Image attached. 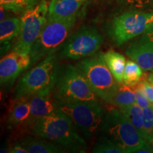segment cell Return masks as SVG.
Instances as JSON below:
<instances>
[{
  "label": "cell",
  "mask_w": 153,
  "mask_h": 153,
  "mask_svg": "<svg viewBox=\"0 0 153 153\" xmlns=\"http://www.w3.org/2000/svg\"><path fill=\"white\" fill-rule=\"evenodd\" d=\"M121 112L130 120L140 134L145 140V133L144 128V114L143 109L136 103L122 108H118Z\"/></svg>",
  "instance_id": "obj_19"
},
{
  "label": "cell",
  "mask_w": 153,
  "mask_h": 153,
  "mask_svg": "<svg viewBox=\"0 0 153 153\" xmlns=\"http://www.w3.org/2000/svg\"><path fill=\"white\" fill-rule=\"evenodd\" d=\"M143 70L141 67L135 61L128 60L124 70L123 83L131 87L137 85L143 75Z\"/></svg>",
  "instance_id": "obj_21"
},
{
  "label": "cell",
  "mask_w": 153,
  "mask_h": 153,
  "mask_svg": "<svg viewBox=\"0 0 153 153\" xmlns=\"http://www.w3.org/2000/svg\"><path fill=\"white\" fill-rule=\"evenodd\" d=\"M152 152H153V147H152Z\"/></svg>",
  "instance_id": "obj_29"
},
{
  "label": "cell",
  "mask_w": 153,
  "mask_h": 153,
  "mask_svg": "<svg viewBox=\"0 0 153 153\" xmlns=\"http://www.w3.org/2000/svg\"><path fill=\"white\" fill-rule=\"evenodd\" d=\"M103 57L116 81L118 83H123L124 70L126 64L125 57L113 50H109L104 53Z\"/></svg>",
  "instance_id": "obj_17"
},
{
  "label": "cell",
  "mask_w": 153,
  "mask_h": 153,
  "mask_svg": "<svg viewBox=\"0 0 153 153\" xmlns=\"http://www.w3.org/2000/svg\"><path fill=\"white\" fill-rule=\"evenodd\" d=\"M101 129L106 136L123 149L124 153L137 152L152 147L118 108H113L104 115Z\"/></svg>",
  "instance_id": "obj_2"
},
{
  "label": "cell",
  "mask_w": 153,
  "mask_h": 153,
  "mask_svg": "<svg viewBox=\"0 0 153 153\" xmlns=\"http://www.w3.org/2000/svg\"><path fill=\"white\" fill-rule=\"evenodd\" d=\"M29 153H62L65 150L53 142L37 137H27L19 141Z\"/></svg>",
  "instance_id": "obj_16"
},
{
  "label": "cell",
  "mask_w": 153,
  "mask_h": 153,
  "mask_svg": "<svg viewBox=\"0 0 153 153\" xmlns=\"http://www.w3.org/2000/svg\"><path fill=\"white\" fill-rule=\"evenodd\" d=\"M34 135L60 145L64 150L82 152L86 143L76 131V127L60 108L38 118L31 126Z\"/></svg>",
  "instance_id": "obj_1"
},
{
  "label": "cell",
  "mask_w": 153,
  "mask_h": 153,
  "mask_svg": "<svg viewBox=\"0 0 153 153\" xmlns=\"http://www.w3.org/2000/svg\"><path fill=\"white\" fill-rule=\"evenodd\" d=\"M134 87H135L133 89L135 91V97H136V104L143 108L152 106L150 101L148 100V97L145 94L141 81H140L139 83Z\"/></svg>",
  "instance_id": "obj_25"
},
{
  "label": "cell",
  "mask_w": 153,
  "mask_h": 153,
  "mask_svg": "<svg viewBox=\"0 0 153 153\" xmlns=\"http://www.w3.org/2000/svg\"><path fill=\"white\" fill-rule=\"evenodd\" d=\"M153 30V13L130 11L113 19L110 34L120 45L142 34Z\"/></svg>",
  "instance_id": "obj_9"
},
{
  "label": "cell",
  "mask_w": 153,
  "mask_h": 153,
  "mask_svg": "<svg viewBox=\"0 0 153 153\" xmlns=\"http://www.w3.org/2000/svg\"><path fill=\"white\" fill-rule=\"evenodd\" d=\"M53 92L58 102L97 101V95L85 74L77 66L72 65L59 70Z\"/></svg>",
  "instance_id": "obj_4"
},
{
  "label": "cell",
  "mask_w": 153,
  "mask_h": 153,
  "mask_svg": "<svg viewBox=\"0 0 153 153\" xmlns=\"http://www.w3.org/2000/svg\"><path fill=\"white\" fill-rule=\"evenodd\" d=\"M59 108L87 138L97 133L104 118V111L97 101L59 102Z\"/></svg>",
  "instance_id": "obj_7"
},
{
  "label": "cell",
  "mask_w": 153,
  "mask_h": 153,
  "mask_svg": "<svg viewBox=\"0 0 153 153\" xmlns=\"http://www.w3.org/2000/svg\"><path fill=\"white\" fill-rule=\"evenodd\" d=\"M20 32V19L16 17L6 19L0 23V41L5 43L18 37Z\"/></svg>",
  "instance_id": "obj_20"
},
{
  "label": "cell",
  "mask_w": 153,
  "mask_h": 153,
  "mask_svg": "<svg viewBox=\"0 0 153 153\" xmlns=\"http://www.w3.org/2000/svg\"><path fill=\"white\" fill-rule=\"evenodd\" d=\"M141 82H142L143 89L148 100L150 101L151 104H153V86L146 80H142Z\"/></svg>",
  "instance_id": "obj_26"
},
{
  "label": "cell",
  "mask_w": 153,
  "mask_h": 153,
  "mask_svg": "<svg viewBox=\"0 0 153 153\" xmlns=\"http://www.w3.org/2000/svg\"><path fill=\"white\" fill-rule=\"evenodd\" d=\"M38 0H0V5L7 11L13 12H24L31 8Z\"/></svg>",
  "instance_id": "obj_22"
},
{
  "label": "cell",
  "mask_w": 153,
  "mask_h": 153,
  "mask_svg": "<svg viewBox=\"0 0 153 153\" xmlns=\"http://www.w3.org/2000/svg\"><path fill=\"white\" fill-rule=\"evenodd\" d=\"M144 114V128L145 140L153 147V107L143 108Z\"/></svg>",
  "instance_id": "obj_24"
},
{
  "label": "cell",
  "mask_w": 153,
  "mask_h": 153,
  "mask_svg": "<svg viewBox=\"0 0 153 153\" xmlns=\"http://www.w3.org/2000/svg\"><path fill=\"white\" fill-rule=\"evenodd\" d=\"M15 102L9 112L8 123L11 126L28 124L30 108L28 99H14Z\"/></svg>",
  "instance_id": "obj_15"
},
{
  "label": "cell",
  "mask_w": 153,
  "mask_h": 153,
  "mask_svg": "<svg viewBox=\"0 0 153 153\" xmlns=\"http://www.w3.org/2000/svg\"><path fill=\"white\" fill-rule=\"evenodd\" d=\"M9 152L11 153H28L27 150L19 142L15 143Z\"/></svg>",
  "instance_id": "obj_27"
},
{
  "label": "cell",
  "mask_w": 153,
  "mask_h": 153,
  "mask_svg": "<svg viewBox=\"0 0 153 153\" xmlns=\"http://www.w3.org/2000/svg\"><path fill=\"white\" fill-rule=\"evenodd\" d=\"M58 72L57 60L54 54L43 58L19 80L14 99H28L36 94L53 90Z\"/></svg>",
  "instance_id": "obj_3"
},
{
  "label": "cell",
  "mask_w": 153,
  "mask_h": 153,
  "mask_svg": "<svg viewBox=\"0 0 153 153\" xmlns=\"http://www.w3.org/2000/svg\"><path fill=\"white\" fill-rule=\"evenodd\" d=\"M148 81L149 82H153V69L152 70V73H151L150 74H149Z\"/></svg>",
  "instance_id": "obj_28"
},
{
  "label": "cell",
  "mask_w": 153,
  "mask_h": 153,
  "mask_svg": "<svg viewBox=\"0 0 153 153\" xmlns=\"http://www.w3.org/2000/svg\"><path fill=\"white\" fill-rule=\"evenodd\" d=\"M103 41V37L94 28L84 26L68 37L61 55L72 60L91 56L98 52Z\"/></svg>",
  "instance_id": "obj_10"
},
{
  "label": "cell",
  "mask_w": 153,
  "mask_h": 153,
  "mask_svg": "<svg viewBox=\"0 0 153 153\" xmlns=\"http://www.w3.org/2000/svg\"><path fill=\"white\" fill-rule=\"evenodd\" d=\"M136 103V97L133 89L123 83L118 84L114 95L113 96L110 104L118 108L131 106Z\"/></svg>",
  "instance_id": "obj_18"
},
{
  "label": "cell",
  "mask_w": 153,
  "mask_h": 153,
  "mask_svg": "<svg viewBox=\"0 0 153 153\" xmlns=\"http://www.w3.org/2000/svg\"><path fill=\"white\" fill-rule=\"evenodd\" d=\"M76 66L85 74L97 97L110 104L119 83L105 62L102 53L85 57Z\"/></svg>",
  "instance_id": "obj_5"
},
{
  "label": "cell",
  "mask_w": 153,
  "mask_h": 153,
  "mask_svg": "<svg viewBox=\"0 0 153 153\" xmlns=\"http://www.w3.org/2000/svg\"><path fill=\"white\" fill-rule=\"evenodd\" d=\"M95 153H124L123 149L107 136H103L96 143L92 148Z\"/></svg>",
  "instance_id": "obj_23"
},
{
  "label": "cell",
  "mask_w": 153,
  "mask_h": 153,
  "mask_svg": "<svg viewBox=\"0 0 153 153\" xmlns=\"http://www.w3.org/2000/svg\"><path fill=\"white\" fill-rule=\"evenodd\" d=\"M48 5L45 0L24 11L20 18V32L14 51L30 54L32 46L48 22Z\"/></svg>",
  "instance_id": "obj_8"
},
{
  "label": "cell",
  "mask_w": 153,
  "mask_h": 153,
  "mask_svg": "<svg viewBox=\"0 0 153 153\" xmlns=\"http://www.w3.org/2000/svg\"><path fill=\"white\" fill-rule=\"evenodd\" d=\"M87 0H52L48 5V20H66L76 17Z\"/></svg>",
  "instance_id": "obj_14"
},
{
  "label": "cell",
  "mask_w": 153,
  "mask_h": 153,
  "mask_svg": "<svg viewBox=\"0 0 153 153\" xmlns=\"http://www.w3.org/2000/svg\"><path fill=\"white\" fill-rule=\"evenodd\" d=\"M30 108L28 125L31 126L38 118L48 116L59 108V102L53 90L36 94L28 99Z\"/></svg>",
  "instance_id": "obj_13"
},
{
  "label": "cell",
  "mask_w": 153,
  "mask_h": 153,
  "mask_svg": "<svg viewBox=\"0 0 153 153\" xmlns=\"http://www.w3.org/2000/svg\"><path fill=\"white\" fill-rule=\"evenodd\" d=\"M75 22L76 17L66 20H48L46 25L32 46L30 53V65L53 55L64 45Z\"/></svg>",
  "instance_id": "obj_6"
},
{
  "label": "cell",
  "mask_w": 153,
  "mask_h": 153,
  "mask_svg": "<svg viewBox=\"0 0 153 153\" xmlns=\"http://www.w3.org/2000/svg\"><path fill=\"white\" fill-rule=\"evenodd\" d=\"M126 53L132 60L137 62L143 70H152L153 38L148 33L140 39L132 43Z\"/></svg>",
  "instance_id": "obj_12"
},
{
  "label": "cell",
  "mask_w": 153,
  "mask_h": 153,
  "mask_svg": "<svg viewBox=\"0 0 153 153\" xmlns=\"http://www.w3.org/2000/svg\"><path fill=\"white\" fill-rule=\"evenodd\" d=\"M31 63L30 54L12 50L0 60V82L1 86L14 84L21 73L29 68Z\"/></svg>",
  "instance_id": "obj_11"
}]
</instances>
